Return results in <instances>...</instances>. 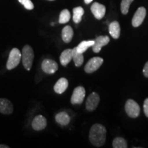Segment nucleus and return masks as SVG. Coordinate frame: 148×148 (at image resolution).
I'll list each match as a JSON object with an SVG mask.
<instances>
[{
	"instance_id": "nucleus-27",
	"label": "nucleus",
	"mask_w": 148,
	"mask_h": 148,
	"mask_svg": "<svg viewBox=\"0 0 148 148\" xmlns=\"http://www.w3.org/2000/svg\"><path fill=\"white\" fill-rule=\"evenodd\" d=\"M143 72L144 75H145V77H148V61L145 63V66H144Z\"/></svg>"
},
{
	"instance_id": "nucleus-13",
	"label": "nucleus",
	"mask_w": 148,
	"mask_h": 148,
	"mask_svg": "<svg viewBox=\"0 0 148 148\" xmlns=\"http://www.w3.org/2000/svg\"><path fill=\"white\" fill-rule=\"evenodd\" d=\"M13 112L12 102L5 98H0V112L3 114H10Z\"/></svg>"
},
{
	"instance_id": "nucleus-4",
	"label": "nucleus",
	"mask_w": 148,
	"mask_h": 148,
	"mask_svg": "<svg viewBox=\"0 0 148 148\" xmlns=\"http://www.w3.org/2000/svg\"><path fill=\"white\" fill-rule=\"evenodd\" d=\"M125 110L127 115L131 118H136L139 116L140 109L139 105L133 99H127L125 105Z\"/></svg>"
},
{
	"instance_id": "nucleus-11",
	"label": "nucleus",
	"mask_w": 148,
	"mask_h": 148,
	"mask_svg": "<svg viewBox=\"0 0 148 148\" xmlns=\"http://www.w3.org/2000/svg\"><path fill=\"white\" fill-rule=\"evenodd\" d=\"M90 10L97 19L100 20L104 16L106 13V7L98 2H94L90 7Z\"/></svg>"
},
{
	"instance_id": "nucleus-17",
	"label": "nucleus",
	"mask_w": 148,
	"mask_h": 148,
	"mask_svg": "<svg viewBox=\"0 0 148 148\" xmlns=\"http://www.w3.org/2000/svg\"><path fill=\"white\" fill-rule=\"evenodd\" d=\"M56 121L61 125H66L69 123L71 121V118L69 114L65 112H58L55 116Z\"/></svg>"
},
{
	"instance_id": "nucleus-25",
	"label": "nucleus",
	"mask_w": 148,
	"mask_h": 148,
	"mask_svg": "<svg viewBox=\"0 0 148 148\" xmlns=\"http://www.w3.org/2000/svg\"><path fill=\"white\" fill-rule=\"evenodd\" d=\"M18 2L20 3H21L22 5L25 7V9L27 10H33L34 8V5L33 4L32 1L31 0H18Z\"/></svg>"
},
{
	"instance_id": "nucleus-2",
	"label": "nucleus",
	"mask_w": 148,
	"mask_h": 148,
	"mask_svg": "<svg viewBox=\"0 0 148 148\" xmlns=\"http://www.w3.org/2000/svg\"><path fill=\"white\" fill-rule=\"evenodd\" d=\"M22 63L25 69L29 71L32 66L33 60H34V54L32 47L28 45H25L22 49L21 53Z\"/></svg>"
},
{
	"instance_id": "nucleus-6",
	"label": "nucleus",
	"mask_w": 148,
	"mask_h": 148,
	"mask_svg": "<svg viewBox=\"0 0 148 148\" xmlns=\"http://www.w3.org/2000/svg\"><path fill=\"white\" fill-rule=\"evenodd\" d=\"M85 94H86V90L83 86H79L75 88L73 90L71 97L72 104H81L84 101Z\"/></svg>"
},
{
	"instance_id": "nucleus-3",
	"label": "nucleus",
	"mask_w": 148,
	"mask_h": 148,
	"mask_svg": "<svg viewBox=\"0 0 148 148\" xmlns=\"http://www.w3.org/2000/svg\"><path fill=\"white\" fill-rule=\"evenodd\" d=\"M21 60V53L17 48H13L9 53L6 67L8 70L14 69L20 63Z\"/></svg>"
},
{
	"instance_id": "nucleus-20",
	"label": "nucleus",
	"mask_w": 148,
	"mask_h": 148,
	"mask_svg": "<svg viewBox=\"0 0 148 148\" xmlns=\"http://www.w3.org/2000/svg\"><path fill=\"white\" fill-rule=\"evenodd\" d=\"M72 49H73V58L72 59L74 61L75 65L79 67L84 62V56H83V53H79L76 50V47H74Z\"/></svg>"
},
{
	"instance_id": "nucleus-7",
	"label": "nucleus",
	"mask_w": 148,
	"mask_h": 148,
	"mask_svg": "<svg viewBox=\"0 0 148 148\" xmlns=\"http://www.w3.org/2000/svg\"><path fill=\"white\" fill-rule=\"evenodd\" d=\"M42 70L47 74H53L58 69V65L56 61L51 59H44L41 64Z\"/></svg>"
},
{
	"instance_id": "nucleus-1",
	"label": "nucleus",
	"mask_w": 148,
	"mask_h": 148,
	"mask_svg": "<svg viewBox=\"0 0 148 148\" xmlns=\"http://www.w3.org/2000/svg\"><path fill=\"white\" fill-rule=\"evenodd\" d=\"M106 129L103 125L96 123L91 127L89 132V140L92 145L100 147L105 143Z\"/></svg>"
},
{
	"instance_id": "nucleus-28",
	"label": "nucleus",
	"mask_w": 148,
	"mask_h": 148,
	"mask_svg": "<svg viewBox=\"0 0 148 148\" xmlns=\"http://www.w3.org/2000/svg\"><path fill=\"white\" fill-rule=\"evenodd\" d=\"M92 1H93V0H84V3H86V4H89V3H91Z\"/></svg>"
},
{
	"instance_id": "nucleus-21",
	"label": "nucleus",
	"mask_w": 148,
	"mask_h": 148,
	"mask_svg": "<svg viewBox=\"0 0 148 148\" xmlns=\"http://www.w3.org/2000/svg\"><path fill=\"white\" fill-rule=\"evenodd\" d=\"M94 44V40H83L77 46L76 50L79 53H83L85 52L88 48L92 47Z\"/></svg>"
},
{
	"instance_id": "nucleus-19",
	"label": "nucleus",
	"mask_w": 148,
	"mask_h": 148,
	"mask_svg": "<svg viewBox=\"0 0 148 148\" xmlns=\"http://www.w3.org/2000/svg\"><path fill=\"white\" fill-rule=\"evenodd\" d=\"M84 10L82 7H75L73 9V20L75 23H79L82 21V16L84 15Z\"/></svg>"
},
{
	"instance_id": "nucleus-5",
	"label": "nucleus",
	"mask_w": 148,
	"mask_h": 148,
	"mask_svg": "<svg viewBox=\"0 0 148 148\" xmlns=\"http://www.w3.org/2000/svg\"><path fill=\"white\" fill-rule=\"evenodd\" d=\"M103 60L101 57H93L88 61L84 66V71L87 73H92L99 69L103 64Z\"/></svg>"
},
{
	"instance_id": "nucleus-26",
	"label": "nucleus",
	"mask_w": 148,
	"mask_h": 148,
	"mask_svg": "<svg viewBox=\"0 0 148 148\" xmlns=\"http://www.w3.org/2000/svg\"><path fill=\"white\" fill-rule=\"evenodd\" d=\"M143 110L144 113H145V116L148 117V98L145 99L143 103Z\"/></svg>"
},
{
	"instance_id": "nucleus-12",
	"label": "nucleus",
	"mask_w": 148,
	"mask_h": 148,
	"mask_svg": "<svg viewBox=\"0 0 148 148\" xmlns=\"http://www.w3.org/2000/svg\"><path fill=\"white\" fill-rule=\"evenodd\" d=\"M47 126V119L42 115L35 116L32 122V128L36 131H40Z\"/></svg>"
},
{
	"instance_id": "nucleus-14",
	"label": "nucleus",
	"mask_w": 148,
	"mask_h": 148,
	"mask_svg": "<svg viewBox=\"0 0 148 148\" xmlns=\"http://www.w3.org/2000/svg\"><path fill=\"white\" fill-rule=\"evenodd\" d=\"M68 85H69V82L67 79L64 77H61L55 84L53 86V90L56 93L62 94L66 90Z\"/></svg>"
},
{
	"instance_id": "nucleus-24",
	"label": "nucleus",
	"mask_w": 148,
	"mask_h": 148,
	"mask_svg": "<svg viewBox=\"0 0 148 148\" xmlns=\"http://www.w3.org/2000/svg\"><path fill=\"white\" fill-rule=\"evenodd\" d=\"M134 0H122L121 2V11L123 14L128 13L130 5Z\"/></svg>"
},
{
	"instance_id": "nucleus-22",
	"label": "nucleus",
	"mask_w": 148,
	"mask_h": 148,
	"mask_svg": "<svg viewBox=\"0 0 148 148\" xmlns=\"http://www.w3.org/2000/svg\"><path fill=\"white\" fill-rule=\"evenodd\" d=\"M70 18H71V14L67 9H64L60 12V15H59V23L61 24H64L69 21Z\"/></svg>"
},
{
	"instance_id": "nucleus-30",
	"label": "nucleus",
	"mask_w": 148,
	"mask_h": 148,
	"mask_svg": "<svg viewBox=\"0 0 148 148\" xmlns=\"http://www.w3.org/2000/svg\"><path fill=\"white\" fill-rule=\"evenodd\" d=\"M48 1H54V0H48Z\"/></svg>"
},
{
	"instance_id": "nucleus-18",
	"label": "nucleus",
	"mask_w": 148,
	"mask_h": 148,
	"mask_svg": "<svg viewBox=\"0 0 148 148\" xmlns=\"http://www.w3.org/2000/svg\"><path fill=\"white\" fill-rule=\"evenodd\" d=\"M73 30L70 25H66L62 30V39L66 43H69L73 38Z\"/></svg>"
},
{
	"instance_id": "nucleus-15",
	"label": "nucleus",
	"mask_w": 148,
	"mask_h": 148,
	"mask_svg": "<svg viewBox=\"0 0 148 148\" xmlns=\"http://www.w3.org/2000/svg\"><path fill=\"white\" fill-rule=\"evenodd\" d=\"M108 31L110 33V36L114 39H117L119 38L120 32H121V28H120V25L119 22L114 21L111 22L109 24L108 26Z\"/></svg>"
},
{
	"instance_id": "nucleus-16",
	"label": "nucleus",
	"mask_w": 148,
	"mask_h": 148,
	"mask_svg": "<svg viewBox=\"0 0 148 148\" xmlns=\"http://www.w3.org/2000/svg\"><path fill=\"white\" fill-rule=\"evenodd\" d=\"M73 58V49H66L62 51L60 56V62L62 66H66Z\"/></svg>"
},
{
	"instance_id": "nucleus-8",
	"label": "nucleus",
	"mask_w": 148,
	"mask_h": 148,
	"mask_svg": "<svg viewBox=\"0 0 148 148\" xmlns=\"http://www.w3.org/2000/svg\"><path fill=\"white\" fill-rule=\"evenodd\" d=\"M146 16V9L144 7H139L133 16L132 25L133 27H137L140 26L145 19Z\"/></svg>"
},
{
	"instance_id": "nucleus-23",
	"label": "nucleus",
	"mask_w": 148,
	"mask_h": 148,
	"mask_svg": "<svg viewBox=\"0 0 148 148\" xmlns=\"http://www.w3.org/2000/svg\"><path fill=\"white\" fill-rule=\"evenodd\" d=\"M112 147L114 148H126L127 147L126 140L122 137H116L112 142Z\"/></svg>"
},
{
	"instance_id": "nucleus-10",
	"label": "nucleus",
	"mask_w": 148,
	"mask_h": 148,
	"mask_svg": "<svg viewBox=\"0 0 148 148\" xmlns=\"http://www.w3.org/2000/svg\"><path fill=\"white\" fill-rule=\"evenodd\" d=\"M110 42V38L108 36H99L94 40V44L92 46V51L95 53H99L103 46L108 45Z\"/></svg>"
},
{
	"instance_id": "nucleus-9",
	"label": "nucleus",
	"mask_w": 148,
	"mask_h": 148,
	"mask_svg": "<svg viewBox=\"0 0 148 148\" xmlns=\"http://www.w3.org/2000/svg\"><path fill=\"white\" fill-rule=\"evenodd\" d=\"M99 96L97 92H92L88 96L86 101V110L90 111L95 110L99 104Z\"/></svg>"
},
{
	"instance_id": "nucleus-29",
	"label": "nucleus",
	"mask_w": 148,
	"mask_h": 148,
	"mask_svg": "<svg viewBox=\"0 0 148 148\" xmlns=\"http://www.w3.org/2000/svg\"><path fill=\"white\" fill-rule=\"evenodd\" d=\"M10 147L5 145H0V148H9Z\"/></svg>"
}]
</instances>
